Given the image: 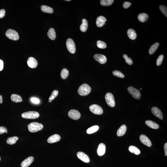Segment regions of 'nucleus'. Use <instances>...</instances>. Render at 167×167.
<instances>
[{"instance_id":"1","label":"nucleus","mask_w":167,"mask_h":167,"mask_svg":"<svg viewBox=\"0 0 167 167\" xmlns=\"http://www.w3.org/2000/svg\"><path fill=\"white\" fill-rule=\"evenodd\" d=\"M91 90V88L90 86L86 84H84L79 87L78 92L80 96H85L89 94Z\"/></svg>"},{"instance_id":"2","label":"nucleus","mask_w":167,"mask_h":167,"mask_svg":"<svg viewBox=\"0 0 167 167\" xmlns=\"http://www.w3.org/2000/svg\"><path fill=\"white\" fill-rule=\"evenodd\" d=\"M28 127L29 131L34 133L42 130L43 128V126L41 124L37 122H33L29 124Z\"/></svg>"},{"instance_id":"3","label":"nucleus","mask_w":167,"mask_h":167,"mask_svg":"<svg viewBox=\"0 0 167 167\" xmlns=\"http://www.w3.org/2000/svg\"><path fill=\"white\" fill-rule=\"evenodd\" d=\"M39 113L35 111H29L23 113L21 115V117L23 118L29 119H34L39 118Z\"/></svg>"},{"instance_id":"4","label":"nucleus","mask_w":167,"mask_h":167,"mask_svg":"<svg viewBox=\"0 0 167 167\" xmlns=\"http://www.w3.org/2000/svg\"><path fill=\"white\" fill-rule=\"evenodd\" d=\"M5 34L7 37L11 40L17 41L19 39L17 32L12 29H8L6 32Z\"/></svg>"},{"instance_id":"5","label":"nucleus","mask_w":167,"mask_h":167,"mask_svg":"<svg viewBox=\"0 0 167 167\" xmlns=\"http://www.w3.org/2000/svg\"><path fill=\"white\" fill-rule=\"evenodd\" d=\"M67 49L71 54H74L76 51V45L74 41L71 39H68L66 42Z\"/></svg>"},{"instance_id":"6","label":"nucleus","mask_w":167,"mask_h":167,"mask_svg":"<svg viewBox=\"0 0 167 167\" xmlns=\"http://www.w3.org/2000/svg\"><path fill=\"white\" fill-rule=\"evenodd\" d=\"M127 90L130 94L135 99L138 100L140 99L141 97V93L138 90L132 86H130L128 87Z\"/></svg>"},{"instance_id":"7","label":"nucleus","mask_w":167,"mask_h":167,"mask_svg":"<svg viewBox=\"0 0 167 167\" xmlns=\"http://www.w3.org/2000/svg\"><path fill=\"white\" fill-rule=\"evenodd\" d=\"M105 99L107 104L109 106L112 108L115 106V99L112 93H107L105 95Z\"/></svg>"},{"instance_id":"8","label":"nucleus","mask_w":167,"mask_h":167,"mask_svg":"<svg viewBox=\"0 0 167 167\" xmlns=\"http://www.w3.org/2000/svg\"><path fill=\"white\" fill-rule=\"evenodd\" d=\"M90 110L94 114L96 115H101L103 113V110L99 105L97 104L90 105Z\"/></svg>"},{"instance_id":"9","label":"nucleus","mask_w":167,"mask_h":167,"mask_svg":"<svg viewBox=\"0 0 167 167\" xmlns=\"http://www.w3.org/2000/svg\"><path fill=\"white\" fill-rule=\"evenodd\" d=\"M68 116L71 119L77 120L80 118L81 115L78 111L75 110H71L69 111Z\"/></svg>"},{"instance_id":"10","label":"nucleus","mask_w":167,"mask_h":167,"mask_svg":"<svg viewBox=\"0 0 167 167\" xmlns=\"http://www.w3.org/2000/svg\"><path fill=\"white\" fill-rule=\"evenodd\" d=\"M140 142L145 145L149 147L152 146L151 142L150 139L145 135H141L140 136Z\"/></svg>"},{"instance_id":"11","label":"nucleus","mask_w":167,"mask_h":167,"mask_svg":"<svg viewBox=\"0 0 167 167\" xmlns=\"http://www.w3.org/2000/svg\"><path fill=\"white\" fill-rule=\"evenodd\" d=\"M93 58L96 61L101 64H103L106 62L107 59L105 56L100 54H96L94 55Z\"/></svg>"},{"instance_id":"12","label":"nucleus","mask_w":167,"mask_h":167,"mask_svg":"<svg viewBox=\"0 0 167 167\" xmlns=\"http://www.w3.org/2000/svg\"><path fill=\"white\" fill-rule=\"evenodd\" d=\"M151 111L152 113L157 117L161 120L163 119V114L159 108L156 107H153L152 108Z\"/></svg>"},{"instance_id":"13","label":"nucleus","mask_w":167,"mask_h":167,"mask_svg":"<svg viewBox=\"0 0 167 167\" xmlns=\"http://www.w3.org/2000/svg\"><path fill=\"white\" fill-rule=\"evenodd\" d=\"M77 156L79 159L86 163H89L90 159L87 154L82 152H79L77 153Z\"/></svg>"},{"instance_id":"14","label":"nucleus","mask_w":167,"mask_h":167,"mask_svg":"<svg viewBox=\"0 0 167 167\" xmlns=\"http://www.w3.org/2000/svg\"><path fill=\"white\" fill-rule=\"evenodd\" d=\"M27 64L29 67L32 68H36L38 65L37 61L32 57H30L28 58L27 61Z\"/></svg>"},{"instance_id":"15","label":"nucleus","mask_w":167,"mask_h":167,"mask_svg":"<svg viewBox=\"0 0 167 167\" xmlns=\"http://www.w3.org/2000/svg\"><path fill=\"white\" fill-rule=\"evenodd\" d=\"M34 158L32 156L29 157L25 160L21 162V166L22 167H28L31 164L34 160Z\"/></svg>"},{"instance_id":"16","label":"nucleus","mask_w":167,"mask_h":167,"mask_svg":"<svg viewBox=\"0 0 167 167\" xmlns=\"http://www.w3.org/2000/svg\"><path fill=\"white\" fill-rule=\"evenodd\" d=\"M61 139V136L58 134H55L49 137L47 141L48 143L52 144L59 141Z\"/></svg>"},{"instance_id":"17","label":"nucleus","mask_w":167,"mask_h":167,"mask_svg":"<svg viewBox=\"0 0 167 167\" xmlns=\"http://www.w3.org/2000/svg\"><path fill=\"white\" fill-rule=\"evenodd\" d=\"M106 21V19L103 16H100L97 19L96 24L98 27H101L103 26Z\"/></svg>"},{"instance_id":"18","label":"nucleus","mask_w":167,"mask_h":167,"mask_svg":"<svg viewBox=\"0 0 167 167\" xmlns=\"http://www.w3.org/2000/svg\"><path fill=\"white\" fill-rule=\"evenodd\" d=\"M106 147L105 145L103 143H101L99 145L97 150V154L99 156H102L104 154L105 152Z\"/></svg>"},{"instance_id":"19","label":"nucleus","mask_w":167,"mask_h":167,"mask_svg":"<svg viewBox=\"0 0 167 167\" xmlns=\"http://www.w3.org/2000/svg\"><path fill=\"white\" fill-rule=\"evenodd\" d=\"M127 127L125 125L121 126L117 131V134L118 137H121L125 134L127 131Z\"/></svg>"},{"instance_id":"20","label":"nucleus","mask_w":167,"mask_h":167,"mask_svg":"<svg viewBox=\"0 0 167 167\" xmlns=\"http://www.w3.org/2000/svg\"><path fill=\"white\" fill-rule=\"evenodd\" d=\"M145 123L148 126L153 129H158L159 128V125L153 121L148 120L146 121Z\"/></svg>"},{"instance_id":"21","label":"nucleus","mask_w":167,"mask_h":167,"mask_svg":"<svg viewBox=\"0 0 167 167\" xmlns=\"http://www.w3.org/2000/svg\"><path fill=\"white\" fill-rule=\"evenodd\" d=\"M127 34L129 39L134 40L137 38V35L135 31L132 29H129L127 31Z\"/></svg>"},{"instance_id":"22","label":"nucleus","mask_w":167,"mask_h":167,"mask_svg":"<svg viewBox=\"0 0 167 167\" xmlns=\"http://www.w3.org/2000/svg\"><path fill=\"white\" fill-rule=\"evenodd\" d=\"M88 27V23L87 20L85 19L82 20V23L80 26V30L82 32H85L87 30Z\"/></svg>"},{"instance_id":"23","label":"nucleus","mask_w":167,"mask_h":167,"mask_svg":"<svg viewBox=\"0 0 167 167\" xmlns=\"http://www.w3.org/2000/svg\"><path fill=\"white\" fill-rule=\"evenodd\" d=\"M47 35L49 39L52 40H54L56 37V35L55 30L52 28L50 29L47 33Z\"/></svg>"},{"instance_id":"24","label":"nucleus","mask_w":167,"mask_h":167,"mask_svg":"<svg viewBox=\"0 0 167 167\" xmlns=\"http://www.w3.org/2000/svg\"><path fill=\"white\" fill-rule=\"evenodd\" d=\"M41 9L42 12L45 13L52 14L53 12V10L52 8L46 5L42 6L41 7Z\"/></svg>"},{"instance_id":"25","label":"nucleus","mask_w":167,"mask_h":167,"mask_svg":"<svg viewBox=\"0 0 167 167\" xmlns=\"http://www.w3.org/2000/svg\"><path fill=\"white\" fill-rule=\"evenodd\" d=\"M11 99L12 101L16 103L19 102H21L22 101V99L21 96L17 94H13L11 95Z\"/></svg>"},{"instance_id":"26","label":"nucleus","mask_w":167,"mask_h":167,"mask_svg":"<svg viewBox=\"0 0 167 167\" xmlns=\"http://www.w3.org/2000/svg\"><path fill=\"white\" fill-rule=\"evenodd\" d=\"M129 151L136 155H139L140 153V151L138 148L136 146H130L128 148Z\"/></svg>"},{"instance_id":"27","label":"nucleus","mask_w":167,"mask_h":167,"mask_svg":"<svg viewBox=\"0 0 167 167\" xmlns=\"http://www.w3.org/2000/svg\"><path fill=\"white\" fill-rule=\"evenodd\" d=\"M148 16L147 14L145 13H142L139 15L138 19L140 22H144L148 19Z\"/></svg>"},{"instance_id":"28","label":"nucleus","mask_w":167,"mask_h":167,"mask_svg":"<svg viewBox=\"0 0 167 167\" xmlns=\"http://www.w3.org/2000/svg\"><path fill=\"white\" fill-rule=\"evenodd\" d=\"M159 46V43L156 42L152 45L149 48V53L150 55H152L153 54L156 50H157Z\"/></svg>"},{"instance_id":"29","label":"nucleus","mask_w":167,"mask_h":167,"mask_svg":"<svg viewBox=\"0 0 167 167\" xmlns=\"http://www.w3.org/2000/svg\"><path fill=\"white\" fill-rule=\"evenodd\" d=\"M99 127L97 125L93 126L88 129L86 132L88 134H92L96 132L99 129Z\"/></svg>"},{"instance_id":"30","label":"nucleus","mask_w":167,"mask_h":167,"mask_svg":"<svg viewBox=\"0 0 167 167\" xmlns=\"http://www.w3.org/2000/svg\"><path fill=\"white\" fill-rule=\"evenodd\" d=\"M18 139V137L16 136L9 137L7 139V143L9 145H13L16 143Z\"/></svg>"},{"instance_id":"31","label":"nucleus","mask_w":167,"mask_h":167,"mask_svg":"<svg viewBox=\"0 0 167 167\" xmlns=\"http://www.w3.org/2000/svg\"><path fill=\"white\" fill-rule=\"evenodd\" d=\"M114 1L113 0H101L100 4L103 6H110L112 5Z\"/></svg>"},{"instance_id":"32","label":"nucleus","mask_w":167,"mask_h":167,"mask_svg":"<svg viewBox=\"0 0 167 167\" xmlns=\"http://www.w3.org/2000/svg\"><path fill=\"white\" fill-rule=\"evenodd\" d=\"M61 77L63 79H65L68 77L69 75L68 70L66 68H64L61 72Z\"/></svg>"},{"instance_id":"33","label":"nucleus","mask_w":167,"mask_h":167,"mask_svg":"<svg viewBox=\"0 0 167 167\" xmlns=\"http://www.w3.org/2000/svg\"><path fill=\"white\" fill-rule=\"evenodd\" d=\"M97 45L98 47L100 49H105L106 47V43L101 41H98L97 42Z\"/></svg>"},{"instance_id":"34","label":"nucleus","mask_w":167,"mask_h":167,"mask_svg":"<svg viewBox=\"0 0 167 167\" xmlns=\"http://www.w3.org/2000/svg\"><path fill=\"white\" fill-rule=\"evenodd\" d=\"M113 74L115 77L120 78H124V75L121 72L118 71V70H115L112 72Z\"/></svg>"},{"instance_id":"35","label":"nucleus","mask_w":167,"mask_h":167,"mask_svg":"<svg viewBox=\"0 0 167 167\" xmlns=\"http://www.w3.org/2000/svg\"><path fill=\"white\" fill-rule=\"evenodd\" d=\"M123 58L125 60L126 62L129 65H131L133 64V60L131 58L128 57V56L126 54H124L123 56Z\"/></svg>"},{"instance_id":"36","label":"nucleus","mask_w":167,"mask_h":167,"mask_svg":"<svg viewBox=\"0 0 167 167\" xmlns=\"http://www.w3.org/2000/svg\"><path fill=\"white\" fill-rule=\"evenodd\" d=\"M160 10L164 15L167 17V8L164 5H161L159 6Z\"/></svg>"},{"instance_id":"37","label":"nucleus","mask_w":167,"mask_h":167,"mask_svg":"<svg viewBox=\"0 0 167 167\" xmlns=\"http://www.w3.org/2000/svg\"><path fill=\"white\" fill-rule=\"evenodd\" d=\"M164 58L163 55H161L158 57L156 61L157 65L158 66L162 64Z\"/></svg>"},{"instance_id":"38","label":"nucleus","mask_w":167,"mask_h":167,"mask_svg":"<svg viewBox=\"0 0 167 167\" xmlns=\"http://www.w3.org/2000/svg\"><path fill=\"white\" fill-rule=\"evenodd\" d=\"M58 94V91L57 90H54L52 92V94H51L50 96V97L49 99L51 100H52L57 96Z\"/></svg>"},{"instance_id":"39","label":"nucleus","mask_w":167,"mask_h":167,"mask_svg":"<svg viewBox=\"0 0 167 167\" xmlns=\"http://www.w3.org/2000/svg\"><path fill=\"white\" fill-rule=\"evenodd\" d=\"M8 132L6 127L4 126L0 127V134H2Z\"/></svg>"},{"instance_id":"40","label":"nucleus","mask_w":167,"mask_h":167,"mask_svg":"<svg viewBox=\"0 0 167 167\" xmlns=\"http://www.w3.org/2000/svg\"><path fill=\"white\" fill-rule=\"evenodd\" d=\"M31 101L32 103L34 104H37L39 103L40 102V100L39 99L36 98H32L31 99Z\"/></svg>"},{"instance_id":"41","label":"nucleus","mask_w":167,"mask_h":167,"mask_svg":"<svg viewBox=\"0 0 167 167\" xmlns=\"http://www.w3.org/2000/svg\"><path fill=\"white\" fill-rule=\"evenodd\" d=\"M131 5V3L127 2H125L123 4V8L125 9H127Z\"/></svg>"},{"instance_id":"42","label":"nucleus","mask_w":167,"mask_h":167,"mask_svg":"<svg viewBox=\"0 0 167 167\" xmlns=\"http://www.w3.org/2000/svg\"><path fill=\"white\" fill-rule=\"evenodd\" d=\"M5 14V11L4 9L0 10V18H2L4 17Z\"/></svg>"},{"instance_id":"43","label":"nucleus","mask_w":167,"mask_h":167,"mask_svg":"<svg viewBox=\"0 0 167 167\" xmlns=\"http://www.w3.org/2000/svg\"><path fill=\"white\" fill-rule=\"evenodd\" d=\"M4 68V62L2 60L0 59V71H2Z\"/></svg>"},{"instance_id":"44","label":"nucleus","mask_w":167,"mask_h":167,"mask_svg":"<svg viewBox=\"0 0 167 167\" xmlns=\"http://www.w3.org/2000/svg\"><path fill=\"white\" fill-rule=\"evenodd\" d=\"M164 149L165 153L166 156H167V143H165L164 145Z\"/></svg>"},{"instance_id":"45","label":"nucleus","mask_w":167,"mask_h":167,"mask_svg":"<svg viewBox=\"0 0 167 167\" xmlns=\"http://www.w3.org/2000/svg\"><path fill=\"white\" fill-rule=\"evenodd\" d=\"M3 102V98L2 96L0 95V103H2Z\"/></svg>"},{"instance_id":"46","label":"nucleus","mask_w":167,"mask_h":167,"mask_svg":"<svg viewBox=\"0 0 167 167\" xmlns=\"http://www.w3.org/2000/svg\"><path fill=\"white\" fill-rule=\"evenodd\" d=\"M52 100H51L49 99V102H52Z\"/></svg>"},{"instance_id":"47","label":"nucleus","mask_w":167,"mask_h":167,"mask_svg":"<svg viewBox=\"0 0 167 167\" xmlns=\"http://www.w3.org/2000/svg\"><path fill=\"white\" fill-rule=\"evenodd\" d=\"M65 1H71V0H65Z\"/></svg>"},{"instance_id":"48","label":"nucleus","mask_w":167,"mask_h":167,"mask_svg":"<svg viewBox=\"0 0 167 167\" xmlns=\"http://www.w3.org/2000/svg\"><path fill=\"white\" fill-rule=\"evenodd\" d=\"M140 90H142V89H140Z\"/></svg>"},{"instance_id":"49","label":"nucleus","mask_w":167,"mask_h":167,"mask_svg":"<svg viewBox=\"0 0 167 167\" xmlns=\"http://www.w3.org/2000/svg\"><path fill=\"white\" fill-rule=\"evenodd\" d=\"M1 158H0V161H1Z\"/></svg>"}]
</instances>
